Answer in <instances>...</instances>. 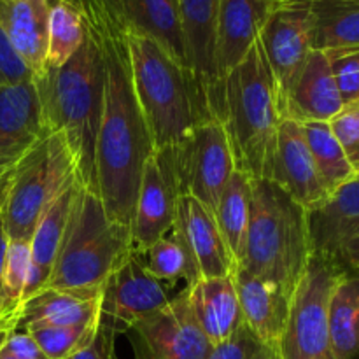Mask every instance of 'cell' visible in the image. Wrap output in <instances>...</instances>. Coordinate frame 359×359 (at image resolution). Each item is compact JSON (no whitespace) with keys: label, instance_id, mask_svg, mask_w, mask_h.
Masks as SVG:
<instances>
[{"label":"cell","instance_id":"4dcf8cb0","mask_svg":"<svg viewBox=\"0 0 359 359\" xmlns=\"http://www.w3.org/2000/svg\"><path fill=\"white\" fill-rule=\"evenodd\" d=\"M48 60L46 70L62 67L86 39V23L74 0H48Z\"/></svg>","mask_w":359,"mask_h":359},{"label":"cell","instance_id":"4fadbf2b","mask_svg":"<svg viewBox=\"0 0 359 359\" xmlns=\"http://www.w3.org/2000/svg\"><path fill=\"white\" fill-rule=\"evenodd\" d=\"M170 302L168 286L146 269L142 255L130 252L102 287L100 325L119 335Z\"/></svg>","mask_w":359,"mask_h":359},{"label":"cell","instance_id":"9a60e30c","mask_svg":"<svg viewBox=\"0 0 359 359\" xmlns=\"http://www.w3.org/2000/svg\"><path fill=\"white\" fill-rule=\"evenodd\" d=\"M307 212L328 200L330 193L318 174L300 121L283 118L277 132L269 179Z\"/></svg>","mask_w":359,"mask_h":359},{"label":"cell","instance_id":"484cf974","mask_svg":"<svg viewBox=\"0 0 359 359\" xmlns=\"http://www.w3.org/2000/svg\"><path fill=\"white\" fill-rule=\"evenodd\" d=\"M81 182L77 179L55 203L48 209V212L41 217L34 235L30 238V276H28L27 290H25L23 302L42 291L51 277L55 269L56 258L60 255L63 235H65L67 223L72 212L74 200Z\"/></svg>","mask_w":359,"mask_h":359},{"label":"cell","instance_id":"681fc988","mask_svg":"<svg viewBox=\"0 0 359 359\" xmlns=\"http://www.w3.org/2000/svg\"><path fill=\"white\" fill-rule=\"evenodd\" d=\"M356 177H358V179H359V174H358V175H356Z\"/></svg>","mask_w":359,"mask_h":359},{"label":"cell","instance_id":"ba28073f","mask_svg":"<svg viewBox=\"0 0 359 359\" xmlns=\"http://www.w3.org/2000/svg\"><path fill=\"white\" fill-rule=\"evenodd\" d=\"M346 269L312 255L291 297V311L280 342L279 359H333L330 346L328 309L333 290Z\"/></svg>","mask_w":359,"mask_h":359},{"label":"cell","instance_id":"277c9868","mask_svg":"<svg viewBox=\"0 0 359 359\" xmlns=\"http://www.w3.org/2000/svg\"><path fill=\"white\" fill-rule=\"evenodd\" d=\"M312 256L309 212L272 181H252V210L237 266L293 294Z\"/></svg>","mask_w":359,"mask_h":359},{"label":"cell","instance_id":"9c48e42d","mask_svg":"<svg viewBox=\"0 0 359 359\" xmlns=\"http://www.w3.org/2000/svg\"><path fill=\"white\" fill-rule=\"evenodd\" d=\"M259 44L276 83L280 111L286 118L291 90L314 51L311 0H279L272 4L259 34Z\"/></svg>","mask_w":359,"mask_h":359},{"label":"cell","instance_id":"ac0fdd59","mask_svg":"<svg viewBox=\"0 0 359 359\" xmlns=\"http://www.w3.org/2000/svg\"><path fill=\"white\" fill-rule=\"evenodd\" d=\"M49 132L35 77L0 84V147L23 156Z\"/></svg>","mask_w":359,"mask_h":359},{"label":"cell","instance_id":"f35d334b","mask_svg":"<svg viewBox=\"0 0 359 359\" xmlns=\"http://www.w3.org/2000/svg\"><path fill=\"white\" fill-rule=\"evenodd\" d=\"M70 359H119L116 353V333L107 326L98 325L97 335L88 347Z\"/></svg>","mask_w":359,"mask_h":359},{"label":"cell","instance_id":"f907efd6","mask_svg":"<svg viewBox=\"0 0 359 359\" xmlns=\"http://www.w3.org/2000/svg\"><path fill=\"white\" fill-rule=\"evenodd\" d=\"M2 175H4V174H2Z\"/></svg>","mask_w":359,"mask_h":359},{"label":"cell","instance_id":"44dd1931","mask_svg":"<svg viewBox=\"0 0 359 359\" xmlns=\"http://www.w3.org/2000/svg\"><path fill=\"white\" fill-rule=\"evenodd\" d=\"M186 297L200 330L212 346L230 339L244 325L233 273L202 277L191 286H186Z\"/></svg>","mask_w":359,"mask_h":359},{"label":"cell","instance_id":"8d00e7d4","mask_svg":"<svg viewBox=\"0 0 359 359\" xmlns=\"http://www.w3.org/2000/svg\"><path fill=\"white\" fill-rule=\"evenodd\" d=\"M263 344L252 335L251 330L242 325L230 339L212 347L207 359H255Z\"/></svg>","mask_w":359,"mask_h":359},{"label":"cell","instance_id":"7402d4cb","mask_svg":"<svg viewBox=\"0 0 359 359\" xmlns=\"http://www.w3.org/2000/svg\"><path fill=\"white\" fill-rule=\"evenodd\" d=\"M330 56L312 51L286 105V118L300 123H330L344 107Z\"/></svg>","mask_w":359,"mask_h":359},{"label":"cell","instance_id":"8992f818","mask_svg":"<svg viewBox=\"0 0 359 359\" xmlns=\"http://www.w3.org/2000/svg\"><path fill=\"white\" fill-rule=\"evenodd\" d=\"M130 252H133L132 230L112 221L100 196L81 184L46 287L102 291L112 270Z\"/></svg>","mask_w":359,"mask_h":359},{"label":"cell","instance_id":"30bf717a","mask_svg":"<svg viewBox=\"0 0 359 359\" xmlns=\"http://www.w3.org/2000/svg\"><path fill=\"white\" fill-rule=\"evenodd\" d=\"M172 151L182 195H191L214 212L237 170L223 123L217 119L200 123L188 139Z\"/></svg>","mask_w":359,"mask_h":359},{"label":"cell","instance_id":"c3c4849f","mask_svg":"<svg viewBox=\"0 0 359 359\" xmlns=\"http://www.w3.org/2000/svg\"><path fill=\"white\" fill-rule=\"evenodd\" d=\"M354 273H356V276H358V277H359V272H354Z\"/></svg>","mask_w":359,"mask_h":359},{"label":"cell","instance_id":"e575fe53","mask_svg":"<svg viewBox=\"0 0 359 359\" xmlns=\"http://www.w3.org/2000/svg\"><path fill=\"white\" fill-rule=\"evenodd\" d=\"M333 135L342 146L351 167L359 174V102L346 104L342 111L330 121Z\"/></svg>","mask_w":359,"mask_h":359},{"label":"cell","instance_id":"603a6c76","mask_svg":"<svg viewBox=\"0 0 359 359\" xmlns=\"http://www.w3.org/2000/svg\"><path fill=\"white\" fill-rule=\"evenodd\" d=\"M126 28L153 37L189 74L177 0H102ZM191 79V77H189Z\"/></svg>","mask_w":359,"mask_h":359},{"label":"cell","instance_id":"52a82bcc","mask_svg":"<svg viewBox=\"0 0 359 359\" xmlns=\"http://www.w3.org/2000/svg\"><path fill=\"white\" fill-rule=\"evenodd\" d=\"M77 181L76 163L62 132H51L18 160L4 191V228L9 241L30 242L41 217Z\"/></svg>","mask_w":359,"mask_h":359},{"label":"cell","instance_id":"b9f144b4","mask_svg":"<svg viewBox=\"0 0 359 359\" xmlns=\"http://www.w3.org/2000/svg\"><path fill=\"white\" fill-rule=\"evenodd\" d=\"M2 205V202H0ZM7 245H9V237L4 228L2 212H0V291H2V277H4V265H6V255H7Z\"/></svg>","mask_w":359,"mask_h":359},{"label":"cell","instance_id":"ee69618b","mask_svg":"<svg viewBox=\"0 0 359 359\" xmlns=\"http://www.w3.org/2000/svg\"><path fill=\"white\" fill-rule=\"evenodd\" d=\"M255 359H279L277 356V351L272 349V347H262V351H259L258 354H256Z\"/></svg>","mask_w":359,"mask_h":359},{"label":"cell","instance_id":"836d02e7","mask_svg":"<svg viewBox=\"0 0 359 359\" xmlns=\"http://www.w3.org/2000/svg\"><path fill=\"white\" fill-rule=\"evenodd\" d=\"M100 321L74 326L32 325L23 332L30 333L49 359H70L91 344Z\"/></svg>","mask_w":359,"mask_h":359},{"label":"cell","instance_id":"d590c367","mask_svg":"<svg viewBox=\"0 0 359 359\" xmlns=\"http://www.w3.org/2000/svg\"><path fill=\"white\" fill-rule=\"evenodd\" d=\"M328 56L344 104L359 102V51L333 53Z\"/></svg>","mask_w":359,"mask_h":359},{"label":"cell","instance_id":"bcb514c9","mask_svg":"<svg viewBox=\"0 0 359 359\" xmlns=\"http://www.w3.org/2000/svg\"><path fill=\"white\" fill-rule=\"evenodd\" d=\"M0 359H16V358H13L9 353H6L4 349H0Z\"/></svg>","mask_w":359,"mask_h":359},{"label":"cell","instance_id":"74e56055","mask_svg":"<svg viewBox=\"0 0 359 359\" xmlns=\"http://www.w3.org/2000/svg\"><path fill=\"white\" fill-rule=\"evenodd\" d=\"M34 77L35 74L14 51L9 39L0 27V84L25 83V81H32Z\"/></svg>","mask_w":359,"mask_h":359},{"label":"cell","instance_id":"d6986e66","mask_svg":"<svg viewBox=\"0 0 359 359\" xmlns=\"http://www.w3.org/2000/svg\"><path fill=\"white\" fill-rule=\"evenodd\" d=\"M272 2L269 0H221L217 14L216 55L221 81L248 56L259 41Z\"/></svg>","mask_w":359,"mask_h":359},{"label":"cell","instance_id":"4316f807","mask_svg":"<svg viewBox=\"0 0 359 359\" xmlns=\"http://www.w3.org/2000/svg\"><path fill=\"white\" fill-rule=\"evenodd\" d=\"M311 16L314 51H359V0H311Z\"/></svg>","mask_w":359,"mask_h":359},{"label":"cell","instance_id":"5bb4252c","mask_svg":"<svg viewBox=\"0 0 359 359\" xmlns=\"http://www.w3.org/2000/svg\"><path fill=\"white\" fill-rule=\"evenodd\" d=\"M181 196L174 151L154 149L144 163L133 210L132 244L137 255H144L154 242L170 233Z\"/></svg>","mask_w":359,"mask_h":359},{"label":"cell","instance_id":"6da1fadb","mask_svg":"<svg viewBox=\"0 0 359 359\" xmlns=\"http://www.w3.org/2000/svg\"><path fill=\"white\" fill-rule=\"evenodd\" d=\"M104 55V109L95 153V184L105 212L132 230L144 163L154 151L133 86L126 28L102 0H74Z\"/></svg>","mask_w":359,"mask_h":359},{"label":"cell","instance_id":"e0dca14e","mask_svg":"<svg viewBox=\"0 0 359 359\" xmlns=\"http://www.w3.org/2000/svg\"><path fill=\"white\" fill-rule=\"evenodd\" d=\"M244 325L265 347L277 349L286 328L293 294L270 280L258 279L241 269L233 272Z\"/></svg>","mask_w":359,"mask_h":359},{"label":"cell","instance_id":"ab89813d","mask_svg":"<svg viewBox=\"0 0 359 359\" xmlns=\"http://www.w3.org/2000/svg\"><path fill=\"white\" fill-rule=\"evenodd\" d=\"M2 349L16 359H49L42 353L34 337L30 333L23 332V330L11 333L6 342H4Z\"/></svg>","mask_w":359,"mask_h":359},{"label":"cell","instance_id":"3957f363","mask_svg":"<svg viewBox=\"0 0 359 359\" xmlns=\"http://www.w3.org/2000/svg\"><path fill=\"white\" fill-rule=\"evenodd\" d=\"M276 83L259 41L223 81V118L235 168L252 181L269 179L283 121Z\"/></svg>","mask_w":359,"mask_h":359},{"label":"cell","instance_id":"7dc6e473","mask_svg":"<svg viewBox=\"0 0 359 359\" xmlns=\"http://www.w3.org/2000/svg\"><path fill=\"white\" fill-rule=\"evenodd\" d=\"M269 2H272V4H276V2H279V0H269Z\"/></svg>","mask_w":359,"mask_h":359},{"label":"cell","instance_id":"f1b7e54d","mask_svg":"<svg viewBox=\"0 0 359 359\" xmlns=\"http://www.w3.org/2000/svg\"><path fill=\"white\" fill-rule=\"evenodd\" d=\"M252 210V179L241 170H235L217 202L214 217L219 226L226 248L237 266L242 245L248 233Z\"/></svg>","mask_w":359,"mask_h":359},{"label":"cell","instance_id":"5b68a950","mask_svg":"<svg viewBox=\"0 0 359 359\" xmlns=\"http://www.w3.org/2000/svg\"><path fill=\"white\" fill-rule=\"evenodd\" d=\"M126 41L137 100L154 149L177 147L205 123L189 74L149 35L126 28Z\"/></svg>","mask_w":359,"mask_h":359},{"label":"cell","instance_id":"1f68e13d","mask_svg":"<svg viewBox=\"0 0 359 359\" xmlns=\"http://www.w3.org/2000/svg\"><path fill=\"white\" fill-rule=\"evenodd\" d=\"M30 276V242L9 241L0 291V325L9 333L16 332L18 312L23 305Z\"/></svg>","mask_w":359,"mask_h":359},{"label":"cell","instance_id":"2e32d148","mask_svg":"<svg viewBox=\"0 0 359 359\" xmlns=\"http://www.w3.org/2000/svg\"><path fill=\"white\" fill-rule=\"evenodd\" d=\"M172 233L188 249L200 277H224L235 272V262L214 212L191 195L179 198Z\"/></svg>","mask_w":359,"mask_h":359},{"label":"cell","instance_id":"8fae6325","mask_svg":"<svg viewBox=\"0 0 359 359\" xmlns=\"http://www.w3.org/2000/svg\"><path fill=\"white\" fill-rule=\"evenodd\" d=\"M219 6L221 0H177L189 77L205 121L223 118V81L216 55Z\"/></svg>","mask_w":359,"mask_h":359},{"label":"cell","instance_id":"ffe728a7","mask_svg":"<svg viewBox=\"0 0 359 359\" xmlns=\"http://www.w3.org/2000/svg\"><path fill=\"white\" fill-rule=\"evenodd\" d=\"M312 255L337 262L342 249L359 237V179L340 186L323 205L309 212Z\"/></svg>","mask_w":359,"mask_h":359},{"label":"cell","instance_id":"f6af8a7d","mask_svg":"<svg viewBox=\"0 0 359 359\" xmlns=\"http://www.w3.org/2000/svg\"><path fill=\"white\" fill-rule=\"evenodd\" d=\"M9 335H11V333L7 332V330H4V328H2V325H0V349H2L4 342H6L7 337H9Z\"/></svg>","mask_w":359,"mask_h":359},{"label":"cell","instance_id":"7bdbcfd3","mask_svg":"<svg viewBox=\"0 0 359 359\" xmlns=\"http://www.w3.org/2000/svg\"><path fill=\"white\" fill-rule=\"evenodd\" d=\"M20 158L21 156H18V154H13L7 149H4V147H0V175L6 174L7 170H11V168L18 163Z\"/></svg>","mask_w":359,"mask_h":359},{"label":"cell","instance_id":"60d3db41","mask_svg":"<svg viewBox=\"0 0 359 359\" xmlns=\"http://www.w3.org/2000/svg\"><path fill=\"white\" fill-rule=\"evenodd\" d=\"M337 263L349 272H359V237L351 241L337 258Z\"/></svg>","mask_w":359,"mask_h":359},{"label":"cell","instance_id":"7a4b0ae2","mask_svg":"<svg viewBox=\"0 0 359 359\" xmlns=\"http://www.w3.org/2000/svg\"><path fill=\"white\" fill-rule=\"evenodd\" d=\"M46 125L62 132L76 163L77 179L97 193L95 153L104 109L105 65L97 39L86 28L81 48L62 67L35 77Z\"/></svg>","mask_w":359,"mask_h":359},{"label":"cell","instance_id":"cb8c5ba5","mask_svg":"<svg viewBox=\"0 0 359 359\" xmlns=\"http://www.w3.org/2000/svg\"><path fill=\"white\" fill-rule=\"evenodd\" d=\"M48 20V0H0V27L35 77L46 72Z\"/></svg>","mask_w":359,"mask_h":359},{"label":"cell","instance_id":"83f0119b","mask_svg":"<svg viewBox=\"0 0 359 359\" xmlns=\"http://www.w3.org/2000/svg\"><path fill=\"white\" fill-rule=\"evenodd\" d=\"M328 330L333 359L359 358V277L349 270L333 290Z\"/></svg>","mask_w":359,"mask_h":359},{"label":"cell","instance_id":"7c38bea8","mask_svg":"<svg viewBox=\"0 0 359 359\" xmlns=\"http://www.w3.org/2000/svg\"><path fill=\"white\" fill-rule=\"evenodd\" d=\"M133 359H207L212 344L200 330L186 290L128 332Z\"/></svg>","mask_w":359,"mask_h":359},{"label":"cell","instance_id":"d4e9b609","mask_svg":"<svg viewBox=\"0 0 359 359\" xmlns=\"http://www.w3.org/2000/svg\"><path fill=\"white\" fill-rule=\"evenodd\" d=\"M102 291L46 290L23 302L18 312V330L32 325L74 326L100 319Z\"/></svg>","mask_w":359,"mask_h":359},{"label":"cell","instance_id":"f546056e","mask_svg":"<svg viewBox=\"0 0 359 359\" xmlns=\"http://www.w3.org/2000/svg\"><path fill=\"white\" fill-rule=\"evenodd\" d=\"M302 126L319 177L330 195L340 186L356 179V172L351 167L337 137L333 135L330 123H302Z\"/></svg>","mask_w":359,"mask_h":359},{"label":"cell","instance_id":"d6a6232c","mask_svg":"<svg viewBox=\"0 0 359 359\" xmlns=\"http://www.w3.org/2000/svg\"><path fill=\"white\" fill-rule=\"evenodd\" d=\"M142 258L146 269L168 287H172L181 279L186 280V286H191L196 280L202 279L188 249L172 231L154 242L144 252Z\"/></svg>","mask_w":359,"mask_h":359}]
</instances>
